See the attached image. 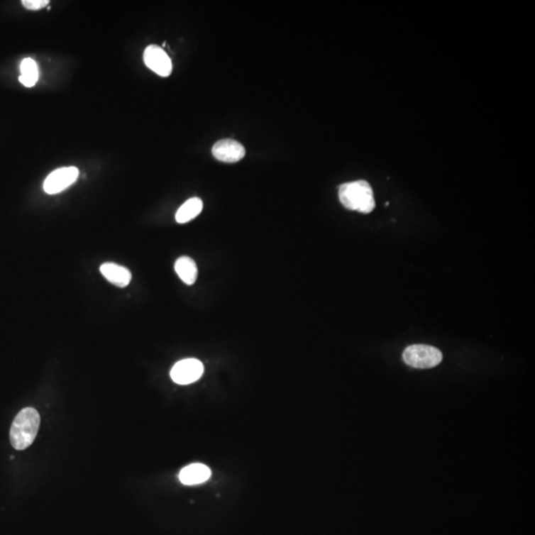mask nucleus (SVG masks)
I'll return each instance as SVG.
<instances>
[{
  "mask_svg": "<svg viewBox=\"0 0 535 535\" xmlns=\"http://www.w3.org/2000/svg\"><path fill=\"white\" fill-rule=\"evenodd\" d=\"M145 65L161 77H169L172 71V60L161 47L150 45L144 52Z\"/></svg>",
  "mask_w": 535,
  "mask_h": 535,
  "instance_id": "6",
  "label": "nucleus"
},
{
  "mask_svg": "<svg viewBox=\"0 0 535 535\" xmlns=\"http://www.w3.org/2000/svg\"><path fill=\"white\" fill-rule=\"evenodd\" d=\"M339 199L350 211L370 214L374 211V192L368 182H347L339 187Z\"/></svg>",
  "mask_w": 535,
  "mask_h": 535,
  "instance_id": "2",
  "label": "nucleus"
},
{
  "mask_svg": "<svg viewBox=\"0 0 535 535\" xmlns=\"http://www.w3.org/2000/svg\"><path fill=\"white\" fill-rule=\"evenodd\" d=\"M211 476L209 467L202 464H192L180 472V481L184 485H199L207 481Z\"/></svg>",
  "mask_w": 535,
  "mask_h": 535,
  "instance_id": "9",
  "label": "nucleus"
},
{
  "mask_svg": "<svg viewBox=\"0 0 535 535\" xmlns=\"http://www.w3.org/2000/svg\"><path fill=\"white\" fill-rule=\"evenodd\" d=\"M204 368L197 359H184L177 362L171 371L172 381L179 385H189L197 382L204 374Z\"/></svg>",
  "mask_w": 535,
  "mask_h": 535,
  "instance_id": "5",
  "label": "nucleus"
},
{
  "mask_svg": "<svg viewBox=\"0 0 535 535\" xmlns=\"http://www.w3.org/2000/svg\"><path fill=\"white\" fill-rule=\"evenodd\" d=\"M246 151L243 145L233 139H222L212 147V155L215 159L224 162H239L245 157Z\"/></svg>",
  "mask_w": 535,
  "mask_h": 535,
  "instance_id": "7",
  "label": "nucleus"
},
{
  "mask_svg": "<svg viewBox=\"0 0 535 535\" xmlns=\"http://www.w3.org/2000/svg\"><path fill=\"white\" fill-rule=\"evenodd\" d=\"M39 412L33 407L19 412L10 429V442L16 450H25L33 443L40 427Z\"/></svg>",
  "mask_w": 535,
  "mask_h": 535,
  "instance_id": "1",
  "label": "nucleus"
},
{
  "mask_svg": "<svg viewBox=\"0 0 535 535\" xmlns=\"http://www.w3.org/2000/svg\"><path fill=\"white\" fill-rule=\"evenodd\" d=\"M79 175V170L76 167H66L55 170L45 180L44 191L48 194H60L76 182Z\"/></svg>",
  "mask_w": 535,
  "mask_h": 535,
  "instance_id": "4",
  "label": "nucleus"
},
{
  "mask_svg": "<svg viewBox=\"0 0 535 535\" xmlns=\"http://www.w3.org/2000/svg\"><path fill=\"white\" fill-rule=\"evenodd\" d=\"M202 207H204V204H202L201 199H199V197L189 199L177 211L176 220L177 224H187V222L196 219L197 215L201 214Z\"/></svg>",
  "mask_w": 535,
  "mask_h": 535,
  "instance_id": "11",
  "label": "nucleus"
},
{
  "mask_svg": "<svg viewBox=\"0 0 535 535\" xmlns=\"http://www.w3.org/2000/svg\"><path fill=\"white\" fill-rule=\"evenodd\" d=\"M102 276L107 281L119 287L128 286L131 282L132 275L127 268L115 263H104L101 266Z\"/></svg>",
  "mask_w": 535,
  "mask_h": 535,
  "instance_id": "8",
  "label": "nucleus"
},
{
  "mask_svg": "<svg viewBox=\"0 0 535 535\" xmlns=\"http://www.w3.org/2000/svg\"><path fill=\"white\" fill-rule=\"evenodd\" d=\"M20 71H21V76L19 77V82H21L23 86L27 87H32L36 84L38 81L39 72L38 67H37L36 62L34 60L27 57L24 59L20 66Z\"/></svg>",
  "mask_w": 535,
  "mask_h": 535,
  "instance_id": "12",
  "label": "nucleus"
},
{
  "mask_svg": "<svg viewBox=\"0 0 535 535\" xmlns=\"http://www.w3.org/2000/svg\"><path fill=\"white\" fill-rule=\"evenodd\" d=\"M175 270H176L177 276L182 280L184 284L194 285L197 279V267L196 262L194 261L189 257H181L177 260L176 264H175Z\"/></svg>",
  "mask_w": 535,
  "mask_h": 535,
  "instance_id": "10",
  "label": "nucleus"
},
{
  "mask_svg": "<svg viewBox=\"0 0 535 535\" xmlns=\"http://www.w3.org/2000/svg\"><path fill=\"white\" fill-rule=\"evenodd\" d=\"M404 363L417 369L434 368L441 363L442 353L440 350L429 345H411L402 353Z\"/></svg>",
  "mask_w": 535,
  "mask_h": 535,
  "instance_id": "3",
  "label": "nucleus"
},
{
  "mask_svg": "<svg viewBox=\"0 0 535 535\" xmlns=\"http://www.w3.org/2000/svg\"><path fill=\"white\" fill-rule=\"evenodd\" d=\"M50 4L49 0H23L22 5L29 10H40Z\"/></svg>",
  "mask_w": 535,
  "mask_h": 535,
  "instance_id": "13",
  "label": "nucleus"
}]
</instances>
